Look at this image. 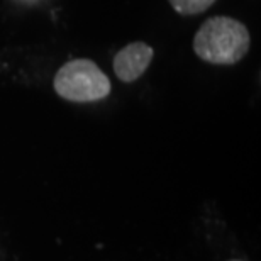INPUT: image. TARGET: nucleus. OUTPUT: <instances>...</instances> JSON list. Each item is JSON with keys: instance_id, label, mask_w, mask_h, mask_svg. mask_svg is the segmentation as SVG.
I'll list each match as a JSON object with an SVG mask.
<instances>
[{"instance_id": "obj_1", "label": "nucleus", "mask_w": 261, "mask_h": 261, "mask_svg": "<svg viewBox=\"0 0 261 261\" xmlns=\"http://www.w3.org/2000/svg\"><path fill=\"white\" fill-rule=\"evenodd\" d=\"M197 58L214 66H231L246 58L251 34L241 20L229 15H214L202 22L192 41Z\"/></svg>"}, {"instance_id": "obj_2", "label": "nucleus", "mask_w": 261, "mask_h": 261, "mask_svg": "<svg viewBox=\"0 0 261 261\" xmlns=\"http://www.w3.org/2000/svg\"><path fill=\"white\" fill-rule=\"evenodd\" d=\"M56 95L73 103H90L111 95L112 85L109 76L95 61L76 58L60 66L53 78Z\"/></svg>"}, {"instance_id": "obj_3", "label": "nucleus", "mask_w": 261, "mask_h": 261, "mask_svg": "<svg viewBox=\"0 0 261 261\" xmlns=\"http://www.w3.org/2000/svg\"><path fill=\"white\" fill-rule=\"evenodd\" d=\"M154 58V49L144 41H133L114 56L112 68L122 83H134L144 75Z\"/></svg>"}, {"instance_id": "obj_4", "label": "nucleus", "mask_w": 261, "mask_h": 261, "mask_svg": "<svg viewBox=\"0 0 261 261\" xmlns=\"http://www.w3.org/2000/svg\"><path fill=\"white\" fill-rule=\"evenodd\" d=\"M217 0H168L170 7L181 17H194L207 12Z\"/></svg>"}, {"instance_id": "obj_5", "label": "nucleus", "mask_w": 261, "mask_h": 261, "mask_svg": "<svg viewBox=\"0 0 261 261\" xmlns=\"http://www.w3.org/2000/svg\"><path fill=\"white\" fill-rule=\"evenodd\" d=\"M229 261H243V259H229Z\"/></svg>"}]
</instances>
